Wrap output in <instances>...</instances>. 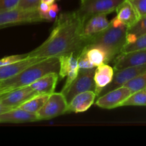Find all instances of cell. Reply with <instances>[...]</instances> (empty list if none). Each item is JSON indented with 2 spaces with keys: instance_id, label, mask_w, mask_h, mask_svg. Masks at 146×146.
Returning <instances> with one entry per match:
<instances>
[{
  "instance_id": "cell-12",
  "label": "cell",
  "mask_w": 146,
  "mask_h": 146,
  "mask_svg": "<svg viewBox=\"0 0 146 146\" xmlns=\"http://www.w3.org/2000/svg\"><path fill=\"white\" fill-rule=\"evenodd\" d=\"M115 71L130 66L146 64V49L138 50L129 53H120L115 58Z\"/></svg>"
},
{
  "instance_id": "cell-1",
  "label": "cell",
  "mask_w": 146,
  "mask_h": 146,
  "mask_svg": "<svg viewBox=\"0 0 146 146\" xmlns=\"http://www.w3.org/2000/svg\"><path fill=\"white\" fill-rule=\"evenodd\" d=\"M83 21L77 11L60 14L48 38L28 56L50 58L73 54L78 56L86 46L82 34Z\"/></svg>"
},
{
  "instance_id": "cell-21",
  "label": "cell",
  "mask_w": 146,
  "mask_h": 146,
  "mask_svg": "<svg viewBox=\"0 0 146 146\" xmlns=\"http://www.w3.org/2000/svg\"><path fill=\"white\" fill-rule=\"evenodd\" d=\"M50 95V94H37L24 103L19 108L31 113L37 114L44 105Z\"/></svg>"
},
{
  "instance_id": "cell-22",
  "label": "cell",
  "mask_w": 146,
  "mask_h": 146,
  "mask_svg": "<svg viewBox=\"0 0 146 146\" xmlns=\"http://www.w3.org/2000/svg\"><path fill=\"white\" fill-rule=\"evenodd\" d=\"M146 34V15L139 18L132 27L127 29L126 44H130L143 34Z\"/></svg>"
},
{
  "instance_id": "cell-28",
  "label": "cell",
  "mask_w": 146,
  "mask_h": 146,
  "mask_svg": "<svg viewBox=\"0 0 146 146\" xmlns=\"http://www.w3.org/2000/svg\"><path fill=\"white\" fill-rule=\"evenodd\" d=\"M59 11H60V7L57 4L53 3V4H50L48 11L43 17V21H54L58 17Z\"/></svg>"
},
{
  "instance_id": "cell-20",
  "label": "cell",
  "mask_w": 146,
  "mask_h": 146,
  "mask_svg": "<svg viewBox=\"0 0 146 146\" xmlns=\"http://www.w3.org/2000/svg\"><path fill=\"white\" fill-rule=\"evenodd\" d=\"M60 59V71L59 78H64L67 77L70 71L79 68L77 63V56L74 54H67L59 57Z\"/></svg>"
},
{
  "instance_id": "cell-8",
  "label": "cell",
  "mask_w": 146,
  "mask_h": 146,
  "mask_svg": "<svg viewBox=\"0 0 146 146\" xmlns=\"http://www.w3.org/2000/svg\"><path fill=\"white\" fill-rule=\"evenodd\" d=\"M145 71H146V64L141 66H136L127 67V68H124L123 69L115 71L113 81L109 85H107V86L104 87L102 90L97 97L103 95V94H106L107 92L112 91V90L123 86L126 83L128 82L129 81L134 78L135 77L137 76L140 74H143Z\"/></svg>"
},
{
  "instance_id": "cell-33",
  "label": "cell",
  "mask_w": 146,
  "mask_h": 146,
  "mask_svg": "<svg viewBox=\"0 0 146 146\" xmlns=\"http://www.w3.org/2000/svg\"><path fill=\"white\" fill-rule=\"evenodd\" d=\"M11 109H13V108L7 106H5L4 104H3L2 103H1V101H0V115L4 113L7 112V111H10V110Z\"/></svg>"
},
{
  "instance_id": "cell-26",
  "label": "cell",
  "mask_w": 146,
  "mask_h": 146,
  "mask_svg": "<svg viewBox=\"0 0 146 146\" xmlns=\"http://www.w3.org/2000/svg\"><path fill=\"white\" fill-rule=\"evenodd\" d=\"M77 63L80 69H89V68H95L89 61L84 47L82 50L80 54L77 56Z\"/></svg>"
},
{
  "instance_id": "cell-2",
  "label": "cell",
  "mask_w": 146,
  "mask_h": 146,
  "mask_svg": "<svg viewBox=\"0 0 146 146\" xmlns=\"http://www.w3.org/2000/svg\"><path fill=\"white\" fill-rule=\"evenodd\" d=\"M59 57H50L41 60L24 68L17 75L0 81V88L6 92L17 88L29 86L43 76L50 73H59Z\"/></svg>"
},
{
  "instance_id": "cell-29",
  "label": "cell",
  "mask_w": 146,
  "mask_h": 146,
  "mask_svg": "<svg viewBox=\"0 0 146 146\" xmlns=\"http://www.w3.org/2000/svg\"><path fill=\"white\" fill-rule=\"evenodd\" d=\"M28 56L27 54H17V55H11L8 56L4 57V58L0 59V66H2L9 65V64H14V63L19 61L24 58H27Z\"/></svg>"
},
{
  "instance_id": "cell-32",
  "label": "cell",
  "mask_w": 146,
  "mask_h": 146,
  "mask_svg": "<svg viewBox=\"0 0 146 146\" xmlns=\"http://www.w3.org/2000/svg\"><path fill=\"white\" fill-rule=\"evenodd\" d=\"M50 4H47V3L45 2H42L40 3V4L39 5V7H38V11L39 13H40V17H41V18L43 20V17H44V16L46 14H47V12L49 10V8H50Z\"/></svg>"
},
{
  "instance_id": "cell-36",
  "label": "cell",
  "mask_w": 146,
  "mask_h": 146,
  "mask_svg": "<svg viewBox=\"0 0 146 146\" xmlns=\"http://www.w3.org/2000/svg\"><path fill=\"white\" fill-rule=\"evenodd\" d=\"M129 1H132V0H129Z\"/></svg>"
},
{
  "instance_id": "cell-11",
  "label": "cell",
  "mask_w": 146,
  "mask_h": 146,
  "mask_svg": "<svg viewBox=\"0 0 146 146\" xmlns=\"http://www.w3.org/2000/svg\"><path fill=\"white\" fill-rule=\"evenodd\" d=\"M106 14H101L92 16L83 23L82 34L86 41V45L90 39L97 36L110 26Z\"/></svg>"
},
{
  "instance_id": "cell-18",
  "label": "cell",
  "mask_w": 146,
  "mask_h": 146,
  "mask_svg": "<svg viewBox=\"0 0 146 146\" xmlns=\"http://www.w3.org/2000/svg\"><path fill=\"white\" fill-rule=\"evenodd\" d=\"M116 11H117L116 17H117V19L122 23L125 24L128 28L135 24L136 21L139 19L135 9L129 0H125L124 2L122 3L117 7Z\"/></svg>"
},
{
  "instance_id": "cell-16",
  "label": "cell",
  "mask_w": 146,
  "mask_h": 146,
  "mask_svg": "<svg viewBox=\"0 0 146 146\" xmlns=\"http://www.w3.org/2000/svg\"><path fill=\"white\" fill-rule=\"evenodd\" d=\"M37 121L39 120L37 114L31 113L20 108H13L0 115V123H21L34 122Z\"/></svg>"
},
{
  "instance_id": "cell-4",
  "label": "cell",
  "mask_w": 146,
  "mask_h": 146,
  "mask_svg": "<svg viewBox=\"0 0 146 146\" xmlns=\"http://www.w3.org/2000/svg\"><path fill=\"white\" fill-rule=\"evenodd\" d=\"M95 68L80 69L75 79L67 87H64L61 93L64 96L67 103H70L77 94L87 91L95 90L94 74Z\"/></svg>"
},
{
  "instance_id": "cell-27",
  "label": "cell",
  "mask_w": 146,
  "mask_h": 146,
  "mask_svg": "<svg viewBox=\"0 0 146 146\" xmlns=\"http://www.w3.org/2000/svg\"><path fill=\"white\" fill-rule=\"evenodd\" d=\"M42 0H20L17 8L24 10H37Z\"/></svg>"
},
{
  "instance_id": "cell-10",
  "label": "cell",
  "mask_w": 146,
  "mask_h": 146,
  "mask_svg": "<svg viewBox=\"0 0 146 146\" xmlns=\"http://www.w3.org/2000/svg\"><path fill=\"white\" fill-rule=\"evenodd\" d=\"M37 93L33 91L29 86L11 90L0 95V101L3 104L11 108H19Z\"/></svg>"
},
{
  "instance_id": "cell-31",
  "label": "cell",
  "mask_w": 146,
  "mask_h": 146,
  "mask_svg": "<svg viewBox=\"0 0 146 146\" xmlns=\"http://www.w3.org/2000/svg\"><path fill=\"white\" fill-rule=\"evenodd\" d=\"M20 0H0V12L17 8Z\"/></svg>"
},
{
  "instance_id": "cell-5",
  "label": "cell",
  "mask_w": 146,
  "mask_h": 146,
  "mask_svg": "<svg viewBox=\"0 0 146 146\" xmlns=\"http://www.w3.org/2000/svg\"><path fill=\"white\" fill-rule=\"evenodd\" d=\"M125 0H81V5L77 12L83 23L92 16L110 14Z\"/></svg>"
},
{
  "instance_id": "cell-9",
  "label": "cell",
  "mask_w": 146,
  "mask_h": 146,
  "mask_svg": "<svg viewBox=\"0 0 146 146\" xmlns=\"http://www.w3.org/2000/svg\"><path fill=\"white\" fill-rule=\"evenodd\" d=\"M131 94L132 92L129 88L125 86H122L97 97L94 101V104L104 109H113L121 106L123 103Z\"/></svg>"
},
{
  "instance_id": "cell-6",
  "label": "cell",
  "mask_w": 146,
  "mask_h": 146,
  "mask_svg": "<svg viewBox=\"0 0 146 146\" xmlns=\"http://www.w3.org/2000/svg\"><path fill=\"white\" fill-rule=\"evenodd\" d=\"M43 21L38 10L13 9L0 12V27Z\"/></svg>"
},
{
  "instance_id": "cell-25",
  "label": "cell",
  "mask_w": 146,
  "mask_h": 146,
  "mask_svg": "<svg viewBox=\"0 0 146 146\" xmlns=\"http://www.w3.org/2000/svg\"><path fill=\"white\" fill-rule=\"evenodd\" d=\"M143 49H146V34L138 36L133 42L125 44L121 53H129Z\"/></svg>"
},
{
  "instance_id": "cell-14",
  "label": "cell",
  "mask_w": 146,
  "mask_h": 146,
  "mask_svg": "<svg viewBox=\"0 0 146 146\" xmlns=\"http://www.w3.org/2000/svg\"><path fill=\"white\" fill-rule=\"evenodd\" d=\"M44 58H45L27 56V58L14 63V64L0 66V81L8 79L11 77L17 75V74L23 71L24 68L30 66L35 63L39 62Z\"/></svg>"
},
{
  "instance_id": "cell-34",
  "label": "cell",
  "mask_w": 146,
  "mask_h": 146,
  "mask_svg": "<svg viewBox=\"0 0 146 146\" xmlns=\"http://www.w3.org/2000/svg\"><path fill=\"white\" fill-rule=\"evenodd\" d=\"M54 1H55V0H42V2H45L50 5V4L54 3Z\"/></svg>"
},
{
  "instance_id": "cell-15",
  "label": "cell",
  "mask_w": 146,
  "mask_h": 146,
  "mask_svg": "<svg viewBox=\"0 0 146 146\" xmlns=\"http://www.w3.org/2000/svg\"><path fill=\"white\" fill-rule=\"evenodd\" d=\"M115 74V69L107 64H102L97 66L94 70V81L95 84L94 93L97 97L102 90L107 86L113 81Z\"/></svg>"
},
{
  "instance_id": "cell-3",
  "label": "cell",
  "mask_w": 146,
  "mask_h": 146,
  "mask_svg": "<svg viewBox=\"0 0 146 146\" xmlns=\"http://www.w3.org/2000/svg\"><path fill=\"white\" fill-rule=\"evenodd\" d=\"M127 29L125 24L115 27L110 24L106 29L90 39L87 45L99 46L104 48L112 61L121 53L125 45Z\"/></svg>"
},
{
  "instance_id": "cell-30",
  "label": "cell",
  "mask_w": 146,
  "mask_h": 146,
  "mask_svg": "<svg viewBox=\"0 0 146 146\" xmlns=\"http://www.w3.org/2000/svg\"><path fill=\"white\" fill-rule=\"evenodd\" d=\"M130 1L135 9L139 18L146 15V0H132Z\"/></svg>"
},
{
  "instance_id": "cell-7",
  "label": "cell",
  "mask_w": 146,
  "mask_h": 146,
  "mask_svg": "<svg viewBox=\"0 0 146 146\" xmlns=\"http://www.w3.org/2000/svg\"><path fill=\"white\" fill-rule=\"evenodd\" d=\"M67 106L68 103L61 92L52 93L42 108L37 113L38 120H49L63 115L67 113Z\"/></svg>"
},
{
  "instance_id": "cell-19",
  "label": "cell",
  "mask_w": 146,
  "mask_h": 146,
  "mask_svg": "<svg viewBox=\"0 0 146 146\" xmlns=\"http://www.w3.org/2000/svg\"><path fill=\"white\" fill-rule=\"evenodd\" d=\"M84 49L89 61L94 67L110 62L107 51L102 47L99 46L87 45L84 46Z\"/></svg>"
},
{
  "instance_id": "cell-13",
  "label": "cell",
  "mask_w": 146,
  "mask_h": 146,
  "mask_svg": "<svg viewBox=\"0 0 146 146\" xmlns=\"http://www.w3.org/2000/svg\"><path fill=\"white\" fill-rule=\"evenodd\" d=\"M97 96L94 91H87L77 94L68 104L67 113L85 112L94 104Z\"/></svg>"
},
{
  "instance_id": "cell-24",
  "label": "cell",
  "mask_w": 146,
  "mask_h": 146,
  "mask_svg": "<svg viewBox=\"0 0 146 146\" xmlns=\"http://www.w3.org/2000/svg\"><path fill=\"white\" fill-rule=\"evenodd\" d=\"M123 86L127 87L130 90L132 94L139 90L146 88V71L135 77L132 80L126 83Z\"/></svg>"
},
{
  "instance_id": "cell-23",
  "label": "cell",
  "mask_w": 146,
  "mask_h": 146,
  "mask_svg": "<svg viewBox=\"0 0 146 146\" xmlns=\"http://www.w3.org/2000/svg\"><path fill=\"white\" fill-rule=\"evenodd\" d=\"M121 106H146V88L133 93Z\"/></svg>"
},
{
  "instance_id": "cell-35",
  "label": "cell",
  "mask_w": 146,
  "mask_h": 146,
  "mask_svg": "<svg viewBox=\"0 0 146 146\" xmlns=\"http://www.w3.org/2000/svg\"><path fill=\"white\" fill-rule=\"evenodd\" d=\"M6 91H4V90H2V89H1V88H0V95H1V94H4V93H5Z\"/></svg>"
},
{
  "instance_id": "cell-17",
  "label": "cell",
  "mask_w": 146,
  "mask_h": 146,
  "mask_svg": "<svg viewBox=\"0 0 146 146\" xmlns=\"http://www.w3.org/2000/svg\"><path fill=\"white\" fill-rule=\"evenodd\" d=\"M59 78V73H50L37 79L29 86L38 94L54 93Z\"/></svg>"
}]
</instances>
